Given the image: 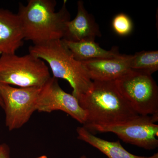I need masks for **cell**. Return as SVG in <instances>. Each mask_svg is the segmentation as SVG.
Returning <instances> with one entry per match:
<instances>
[{
    "label": "cell",
    "mask_w": 158,
    "mask_h": 158,
    "mask_svg": "<svg viewBox=\"0 0 158 158\" xmlns=\"http://www.w3.org/2000/svg\"><path fill=\"white\" fill-rule=\"evenodd\" d=\"M29 51L47 62L53 77L68 82L73 88L72 95L77 100L90 90L93 81L81 62L74 58L62 39L31 46Z\"/></svg>",
    "instance_id": "obj_3"
},
{
    "label": "cell",
    "mask_w": 158,
    "mask_h": 158,
    "mask_svg": "<svg viewBox=\"0 0 158 158\" xmlns=\"http://www.w3.org/2000/svg\"><path fill=\"white\" fill-rule=\"evenodd\" d=\"M44 61L30 53L0 56V84L21 88L42 87L51 78Z\"/></svg>",
    "instance_id": "obj_4"
},
{
    "label": "cell",
    "mask_w": 158,
    "mask_h": 158,
    "mask_svg": "<svg viewBox=\"0 0 158 158\" xmlns=\"http://www.w3.org/2000/svg\"><path fill=\"white\" fill-rule=\"evenodd\" d=\"M0 106L3 108V109H4V103H3V100L2 99L1 95H0Z\"/></svg>",
    "instance_id": "obj_17"
},
{
    "label": "cell",
    "mask_w": 158,
    "mask_h": 158,
    "mask_svg": "<svg viewBox=\"0 0 158 158\" xmlns=\"http://www.w3.org/2000/svg\"><path fill=\"white\" fill-rule=\"evenodd\" d=\"M36 110L48 113L61 110L81 124L86 122L87 114L77 99L65 92L59 86L58 79L54 77L41 87L36 102Z\"/></svg>",
    "instance_id": "obj_8"
},
{
    "label": "cell",
    "mask_w": 158,
    "mask_h": 158,
    "mask_svg": "<svg viewBox=\"0 0 158 158\" xmlns=\"http://www.w3.org/2000/svg\"><path fill=\"white\" fill-rule=\"evenodd\" d=\"M78 138L95 148L109 158H158V153L150 156H141L131 153L123 147L119 141H110L98 138L84 127L77 129Z\"/></svg>",
    "instance_id": "obj_12"
},
{
    "label": "cell",
    "mask_w": 158,
    "mask_h": 158,
    "mask_svg": "<svg viewBox=\"0 0 158 158\" xmlns=\"http://www.w3.org/2000/svg\"><path fill=\"white\" fill-rule=\"evenodd\" d=\"M115 83L137 114L158 116V88L151 75L131 70Z\"/></svg>",
    "instance_id": "obj_5"
},
{
    "label": "cell",
    "mask_w": 158,
    "mask_h": 158,
    "mask_svg": "<svg viewBox=\"0 0 158 158\" xmlns=\"http://www.w3.org/2000/svg\"><path fill=\"white\" fill-rule=\"evenodd\" d=\"M0 158H10V149L6 144H1Z\"/></svg>",
    "instance_id": "obj_16"
},
{
    "label": "cell",
    "mask_w": 158,
    "mask_h": 158,
    "mask_svg": "<svg viewBox=\"0 0 158 158\" xmlns=\"http://www.w3.org/2000/svg\"><path fill=\"white\" fill-rule=\"evenodd\" d=\"M62 40L74 58L80 62L92 59L116 58L123 55L119 53L118 48L115 47L110 50H106L101 47L94 40H83L73 42Z\"/></svg>",
    "instance_id": "obj_13"
},
{
    "label": "cell",
    "mask_w": 158,
    "mask_h": 158,
    "mask_svg": "<svg viewBox=\"0 0 158 158\" xmlns=\"http://www.w3.org/2000/svg\"><path fill=\"white\" fill-rule=\"evenodd\" d=\"M78 101L87 114L85 127L122 123L139 115L120 93L115 81H93L90 90Z\"/></svg>",
    "instance_id": "obj_2"
},
{
    "label": "cell",
    "mask_w": 158,
    "mask_h": 158,
    "mask_svg": "<svg viewBox=\"0 0 158 158\" xmlns=\"http://www.w3.org/2000/svg\"><path fill=\"white\" fill-rule=\"evenodd\" d=\"M131 70L152 75L158 70V51H141L130 58Z\"/></svg>",
    "instance_id": "obj_14"
},
{
    "label": "cell",
    "mask_w": 158,
    "mask_h": 158,
    "mask_svg": "<svg viewBox=\"0 0 158 158\" xmlns=\"http://www.w3.org/2000/svg\"><path fill=\"white\" fill-rule=\"evenodd\" d=\"M158 116L138 115L122 123L84 127L90 132L114 133L124 142L150 150L158 146Z\"/></svg>",
    "instance_id": "obj_6"
},
{
    "label": "cell",
    "mask_w": 158,
    "mask_h": 158,
    "mask_svg": "<svg viewBox=\"0 0 158 158\" xmlns=\"http://www.w3.org/2000/svg\"><path fill=\"white\" fill-rule=\"evenodd\" d=\"M0 147H1V144H0Z\"/></svg>",
    "instance_id": "obj_20"
},
{
    "label": "cell",
    "mask_w": 158,
    "mask_h": 158,
    "mask_svg": "<svg viewBox=\"0 0 158 158\" xmlns=\"http://www.w3.org/2000/svg\"><path fill=\"white\" fill-rule=\"evenodd\" d=\"M101 37L99 27L92 15L88 13L84 2H77V13L76 17L67 23L62 39L73 42L83 40H95Z\"/></svg>",
    "instance_id": "obj_10"
},
{
    "label": "cell",
    "mask_w": 158,
    "mask_h": 158,
    "mask_svg": "<svg viewBox=\"0 0 158 158\" xmlns=\"http://www.w3.org/2000/svg\"><path fill=\"white\" fill-rule=\"evenodd\" d=\"M113 31L120 36H127L133 31V24L127 15L120 13L113 19L112 23Z\"/></svg>",
    "instance_id": "obj_15"
},
{
    "label": "cell",
    "mask_w": 158,
    "mask_h": 158,
    "mask_svg": "<svg viewBox=\"0 0 158 158\" xmlns=\"http://www.w3.org/2000/svg\"><path fill=\"white\" fill-rule=\"evenodd\" d=\"M41 88H16L0 84L6 124L9 131L19 129L29 121L36 111V102Z\"/></svg>",
    "instance_id": "obj_7"
},
{
    "label": "cell",
    "mask_w": 158,
    "mask_h": 158,
    "mask_svg": "<svg viewBox=\"0 0 158 158\" xmlns=\"http://www.w3.org/2000/svg\"><path fill=\"white\" fill-rule=\"evenodd\" d=\"M131 56L123 55L116 58L92 59L81 62L91 80L112 81L131 71Z\"/></svg>",
    "instance_id": "obj_9"
},
{
    "label": "cell",
    "mask_w": 158,
    "mask_h": 158,
    "mask_svg": "<svg viewBox=\"0 0 158 158\" xmlns=\"http://www.w3.org/2000/svg\"><path fill=\"white\" fill-rule=\"evenodd\" d=\"M66 2L64 1L58 11L54 0H29L26 6L20 4L17 14L24 40L37 45L62 39L66 23L70 20Z\"/></svg>",
    "instance_id": "obj_1"
},
{
    "label": "cell",
    "mask_w": 158,
    "mask_h": 158,
    "mask_svg": "<svg viewBox=\"0 0 158 158\" xmlns=\"http://www.w3.org/2000/svg\"><path fill=\"white\" fill-rule=\"evenodd\" d=\"M37 158H47V157L46 156L43 155V156H40L38 157H37Z\"/></svg>",
    "instance_id": "obj_18"
},
{
    "label": "cell",
    "mask_w": 158,
    "mask_h": 158,
    "mask_svg": "<svg viewBox=\"0 0 158 158\" xmlns=\"http://www.w3.org/2000/svg\"><path fill=\"white\" fill-rule=\"evenodd\" d=\"M23 34L17 14L0 9V56L15 54L23 45Z\"/></svg>",
    "instance_id": "obj_11"
},
{
    "label": "cell",
    "mask_w": 158,
    "mask_h": 158,
    "mask_svg": "<svg viewBox=\"0 0 158 158\" xmlns=\"http://www.w3.org/2000/svg\"><path fill=\"white\" fill-rule=\"evenodd\" d=\"M80 158H88L87 156H81Z\"/></svg>",
    "instance_id": "obj_19"
}]
</instances>
